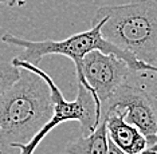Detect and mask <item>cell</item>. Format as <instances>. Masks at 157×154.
I'll use <instances>...</instances> for the list:
<instances>
[{"instance_id": "6da1fadb", "label": "cell", "mask_w": 157, "mask_h": 154, "mask_svg": "<svg viewBox=\"0 0 157 154\" xmlns=\"http://www.w3.org/2000/svg\"><path fill=\"white\" fill-rule=\"evenodd\" d=\"M50 87L40 75L20 69V77L0 94V146L24 145L52 115Z\"/></svg>"}, {"instance_id": "7a4b0ae2", "label": "cell", "mask_w": 157, "mask_h": 154, "mask_svg": "<svg viewBox=\"0 0 157 154\" xmlns=\"http://www.w3.org/2000/svg\"><path fill=\"white\" fill-rule=\"evenodd\" d=\"M102 19V36L116 47L153 66L157 52V0H136L97 8L93 20Z\"/></svg>"}, {"instance_id": "3957f363", "label": "cell", "mask_w": 157, "mask_h": 154, "mask_svg": "<svg viewBox=\"0 0 157 154\" xmlns=\"http://www.w3.org/2000/svg\"><path fill=\"white\" fill-rule=\"evenodd\" d=\"M102 23V19L91 20L90 30L78 32V34H74L66 39H62V40H26V39L16 36V35L10 34V32L3 35L2 40L12 47L22 50V52H19V55L16 56L17 59L26 60V62L36 64V66L47 55H62L73 60L74 66H75V73H78L81 70L83 56L93 50H99V51L106 54H114L118 58L124 59L133 70L157 71V67L141 62L134 55L122 51L118 47H116L113 43L106 40L101 34Z\"/></svg>"}, {"instance_id": "277c9868", "label": "cell", "mask_w": 157, "mask_h": 154, "mask_svg": "<svg viewBox=\"0 0 157 154\" xmlns=\"http://www.w3.org/2000/svg\"><path fill=\"white\" fill-rule=\"evenodd\" d=\"M11 62L17 66L19 69L31 70L38 75H40L43 79L47 82L50 91H51V99H52V115L46 122L43 126L39 129V131L34 135L27 144L17 145L16 148L20 149L19 154H34L36 150L38 145L44 139L52 129H55L58 125L63 122H69V121H77L81 125L82 135H86L91 133L95 127L98 126L99 121H101V105L95 101L93 92L85 86L82 82H78V94L74 101H66L63 96L62 91L55 85L52 78L43 71L39 66L33 64L26 60L13 58Z\"/></svg>"}, {"instance_id": "5b68a950", "label": "cell", "mask_w": 157, "mask_h": 154, "mask_svg": "<svg viewBox=\"0 0 157 154\" xmlns=\"http://www.w3.org/2000/svg\"><path fill=\"white\" fill-rule=\"evenodd\" d=\"M132 71L129 64L114 54L93 50L83 56L81 70L75 74L77 81L86 86L102 106L128 81Z\"/></svg>"}, {"instance_id": "8992f818", "label": "cell", "mask_w": 157, "mask_h": 154, "mask_svg": "<svg viewBox=\"0 0 157 154\" xmlns=\"http://www.w3.org/2000/svg\"><path fill=\"white\" fill-rule=\"evenodd\" d=\"M101 117H105L106 119L109 139L121 152L126 154H138L149 146L145 134L133 123L125 121L122 113L109 110L102 113Z\"/></svg>"}, {"instance_id": "52a82bcc", "label": "cell", "mask_w": 157, "mask_h": 154, "mask_svg": "<svg viewBox=\"0 0 157 154\" xmlns=\"http://www.w3.org/2000/svg\"><path fill=\"white\" fill-rule=\"evenodd\" d=\"M66 154H109V137L105 117H101L98 126L91 133L70 142L66 146Z\"/></svg>"}, {"instance_id": "ba28073f", "label": "cell", "mask_w": 157, "mask_h": 154, "mask_svg": "<svg viewBox=\"0 0 157 154\" xmlns=\"http://www.w3.org/2000/svg\"><path fill=\"white\" fill-rule=\"evenodd\" d=\"M20 77V69L12 62H0V94L12 86Z\"/></svg>"}, {"instance_id": "9c48e42d", "label": "cell", "mask_w": 157, "mask_h": 154, "mask_svg": "<svg viewBox=\"0 0 157 154\" xmlns=\"http://www.w3.org/2000/svg\"><path fill=\"white\" fill-rule=\"evenodd\" d=\"M109 154H117L116 149H114V146H113V144H112V141H110V139H109Z\"/></svg>"}, {"instance_id": "30bf717a", "label": "cell", "mask_w": 157, "mask_h": 154, "mask_svg": "<svg viewBox=\"0 0 157 154\" xmlns=\"http://www.w3.org/2000/svg\"><path fill=\"white\" fill-rule=\"evenodd\" d=\"M17 2H19V0H3V3L7 6H15Z\"/></svg>"}, {"instance_id": "8fae6325", "label": "cell", "mask_w": 157, "mask_h": 154, "mask_svg": "<svg viewBox=\"0 0 157 154\" xmlns=\"http://www.w3.org/2000/svg\"><path fill=\"white\" fill-rule=\"evenodd\" d=\"M153 66L157 67V52H156V56H155V60H153Z\"/></svg>"}, {"instance_id": "7c38bea8", "label": "cell", "mask_w": 157, "mask_h": 154, "mask_svg": "<svg viewBox=\"0 0 157 154\" xmlns=\"http://www.w3.org/2000/svg\"><path fill=\"white\" fill-rule=\"evenodd\" d=\"M2 3H3V0H0V4H2Z\"/></svg>"}]
</instances>
